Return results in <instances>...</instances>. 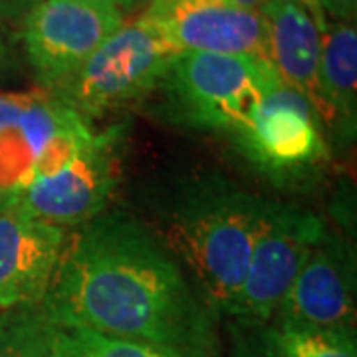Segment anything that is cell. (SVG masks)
<instances>
[{
  "instance_id": "obj_1",
  "label": "cell",
  "mask_w": 357,
  "mask_h": 357,
  "mask_svg": "<svg viewBox=\"0 0 357 357\" xmlns=\"http://www.w3.org/2000/svg\"><path fill=\"white\" fill-rule=\"evenodd\" d=\"M62 328H82L185 357H215L213 307L192 292L175 256L135 218L109 213L66 238L40 304Z\"/></svg>"
},
{
  "instance_id": "obj_2",
  "label": "cell",
  "mask_w": 357,
  "mask_h": 357,
  "mask_svg": "<svg viewBox=\"0 0 357 357\" xmlns=\"http://www.w3.org/2000/svg\"><path fill=\"white\" fill-rule=\"evenodd\" d=\"M272 208L274 203L241 189L206 187L167 218L165 246L191 268L213 312H230Z\"/></svg>"
},
{
  "instance_id": "obj_3",
  "label": "cell",
  "mask_w": 357,
  "mask_h": 357,
  "mask_svg": "<svg viewBox=\"0 0 357 357\" xmlns=\"http://www.w3.org/2000/svg\"><path fill=\"white\" fill-rule=\"evenodd\" d=\"M178 52L145 14L121 24L60 86L50 89L84 119L128 105L153 91Z\"/></svg>"
},
{
  "instance_id": "obj_4",
  "label": "cell",
  "mask_w": 357,
  "mask_h": 357,
  "mask_svg": "<svg viewBox=\"0 0 357 357\" xmlns=\"http://www.w3.org/2000/svg\"><path fill=\"white\" fill-rule=\"evenodd\" d=\"M278 82L270 64L252 56L178 52L161 84L192 126L236 137Z\"/></svg>"
},
{
  "instance_id": "obj_5",
  "label": "cell",
  "mask_w": 357,
  "mask_h": 357,
  "mask_svg": "<svg viewBox=\"0 0 357 357\" xmlns=\"http://www.w3.org/2000/svg\"><path fill=\"white\" fill-rule=\"evenodd\" d=\"M324 234L326 227L318 215L274 203L230 316L258 326L270 321Z\"/></svg>"
},
{
  "instance_id": "obj_6",
  "label": "cell",
  "mask_w": 357,
  "mask_h": 357,
  "mask_svg": "<svg viewBox=\"0 0 357 357\" xmlns=\"http://www.w3.org/2000/svg\"><path fill=\"white\" fill-rule=\"evenodd\" d=\"M123 24L115 6L79 0H40L26 14L20 36L26 58L46 91L72 76Z\"/></svg>"
},
{
  "instance_id": "obj_7",
  "label": "cell",
  "mask_w": 357,
  "mask_h": 357,
  "mask_svg": "<svg viewBox=\"0 0 357 357\" xmlns=\"http://www.w3.org/2000/svg\"><path fill=\"white\" fill-rule=\"evenodd\" d=\"M117 131L93 135L62 169L28 181L14 197L26 211L56 227H82L102 215L119 178Z\"/></svg>"
},
{
  "instance_id": "obj_8",
  "label": "cell",
  "mask_w": 357,
  "mask_h": 357,
  "mask_svg": "<svg viewBox=\"0 0 357 357\" xmlns=\"http://www.w3.org/2000/svg\"><path fill=\"white\" fill-rule=\"evenodd\" d=\"M66 229L34 217L0 192V312L40 306L66 244Z\"/></svg>"
},
{
  "instance_id": "obj_9",
  "label": "cell",
  "mask_w": 357,
  "mask_h": 357,
  "mask_svg": "<svg viewBox=\"0 0 357 357\" xmlns=\"http://www.w3.org/2000/svg\"><path fill=\"white\" fill-rule=\"evenodd\" d=\"M272 318L286 328L356 330V264L347 246L324 234Z\"/></svg>"
},
{
  "instance_id": "obj_10",
  "label": "cell",
  "mask_w": 357,
  "mask_h": 357,
  "mask_svg": "<svg viewBox=\"0 0 357 357\" xmlns=\"http://www.w3.org/2000/svg\"><path fill=\"white\" fill-rule=\"evenodd\" d=\"M177 52H208L266 58V32L260 10L222 0H151L145 13Z\"/></svg>"
},
{
  "instance_id": "obj_11",
  "label": "cell",
  "mask_w": 357,
  "mask_h": 357,
  "mask_svg": "<svg viewBox=\"0 0 357 357\" xmlns=\"http://www.w3.org/2000/svg\"><path fill=\"white\" fill-rule=\"evenodd\" d=\"M319 121L302 93L278 82L236 139L244 153L266 171H300L328 157Z\"/></svg>"
},
{
  "instance_id": "obj_12",
  "label": "cell",
  "mask_w": 357,
  "mask_h": 357,
  "mask_svg": "<svg viewBox=\"0 0 357 357\" xmlns=\"http://www.w3.org/2000/svg\"><path fill=\"white\" fill-rule=\"evenodd\" d=\"M266 32V58L284 86L302 93L324 121L319 98V28L302 0H268L260 8Z\"/></svg>"
},
{
  "instance_id": "obj_13",
  "label": "cell",
  "mask_w": 357,
  "mask_h": 357,
  "mask_svg": "<svg viewBox=\"0 0 357 357\" xmlns=\"http://www.w3.org/2000/svg\"><path fill=\"white\" fill-rule=\"evenodd\" d=\"M307 8V6H306ZM319 28L318 88L324 121L354 137L357 117V30L351 22L332 20L318 8H307Z\"/></svg>"
},
{
  "instance_id": "obj_14",
  "label": "cell",
  "mask_w": 357,
  "mask_h": 357,
  "mask_svg": "<svg viewBox=\"0 0 357 357\" xmlns=\"http://www.w3.org/2000/svg\"><path fill=\"white\" fill-rule=\"evenodd\" d=\"M18 133L32 161L28 181L62 169L96 135L82 115L46 89L34 91L18 121Z\"/></svg>"
},
{
  "instance_id": "obj_15",
  "label": "cell",
  "mask_w": 357,
  "mask_h": 357,
  "mask_svg": "<svg viewBox=\"0 0 357 357\" xmlns=\"http://www.w3.org/2000/svg\"><path fill=\"white\" fill-rule=\"evenodd\" d=\"M0 357H60V326L42 306L2 310Z\"/></svg>"
},
{
  "instance_id": "obj_16",
  "label": "cell",
  "mask_w": 357,
  "mask_h": 357,
  "mask_svg": "<svg viewBox=\"0 0 357 357\" xmlns=\"http://www.w3.org/2000/svg\"><path fill=\"white\" fill-rule=\"evenodd\" d=\"M262 335L278 357H357L356 330L268 326Z\"/></svg>"
},
{
  "instance_id": "obj_17",
  "label": "cell",
  "mask_w": 357,
  "mask_h": 357,
  "mask_svg": "<svg viewBox=\"0 0 357 357\" xmlns=\"http://www.w3.org/2000/svg\"><path fill=\"white\" fill-rule=\"evenodd\" d=\"M60 357H185L161 345L60 326Z\"/></svg>"
},
{
  "instance_id": "obj_18",
  "label": "cell",
  "mask_w": 357,
  "mask_h": 357,
  "mask_svg": "<svg viewBox=\"0 0 357 357\" xmlns=\"http://www.w3.org/2000/svg\"><path fill=\"white\" fill-rule=\"evenodd\" d=\"M227 357H278L266 344L258 324H246V330H234V340Z\"/></svg>"
},
{
  "instance_id": "obj_19",
  "label": "cell",
  "mask_w": 357,
  "mask_h": 357,
  "mask_svg": "<svg viewBox=\"0 0 357 357\" xmlns=\"http://www.w3.org/2000/svg\"><path fill=\"white\" fill-rule=\"evenodd\" d=\"M34 91L30 93H4L0 91V135L18 128V121L32 102Z\"/></svg>"
},
{
  "instance_id": "obj_20",
  "label": "cell",
  "mask_w": 357,
  "mask_h": 357,
  "mask_svg": "<svg viewBox=\"0 0 357 357\" xmlns=\"http://www.w3.org/2000/svg\"><path fill=\"white\" fill-rule=\"evenodd\" d=\"M307 8H318L332 20L356 24L357 0H302Z\"/></svg>"
},
{
  "instance_id": "obj_21",
  "label": "cell",
  "mask_w": 357,
  "mask_h": 357,
  "mask_svg": "<svg viewBox=\"0 0 357 357\" xmlns=\"http://www.w3.org/2000/svg\"><path fill=\"white\" fill-rule=\"evenodd\" d=\"M40 0H0V22L20 26L26 14Z\"/></svg>"
},
{
  "instance_id": "obj_22",
  "label": "cell",
  "mask_w": 357,
  "mask_h": 357,
  "mask_svg": "<svg viewBox=\"0 0 357 357\" xmlns=\"http://www.w3.org/2000/svg\"><path fill=\"white\" fill-rule=\"evenodd\" d=\"M222 2L238 6V8H246V10H260L268 0H222Z\"/></svg>"
},
{
  "instance_id": "obj_23",
  "label": "cell",
  "mask_w": 357,
  "mask_h": 357,
  "mask_svg": "<svg viewBox=\"0 0 357 357\" xmlns=\"http://www.w3.org/2000/svg\"><path fill=\"white\" fill-rule=\"evenodd\" d=\"M79 2H93V4H105V6H115V8H123V6H131L129 0H79Z\"/></svg>"
},
{
  "instance_id": "obj_24",
  "label": "cell",
  "mask_w": 357,
  "mask_h": 357,
  "mask_svg": "<svg viewBox=\"0 0 357 357\" xmlns=\"http://www.w3.org/2000/svg\"><path fill=\"white\" fill-rule=\"evenodd\" d=\"M10 191L8 187V178H6V171H4V163H2V155H0V192Z\"/></svg>"
},
{
  "instance_id": "obj_25",
  "label": "cell",
  "mask_w": 357,
  "mask_h": 357,
  "mask_svg": "<svg viewBox=\"0 0 357 357\" xmlns=\"http://www.w3.org/2000/svg\"><path fill=\"white\" fill-rule=\"evenodd\" d=\"M6 62H8V52H6V46H4V42L0 38V70L6 66Z\"/></svg>"
},
{
  "instance_id": "obj_26",
  "label": "cell",
  "mask_w": 357,
  "mask_h": 357,
  "mask_svg": "<svg viewBox=\"0 0 357 357\" xmlns=\"http://www.w3.org/2000/svg\"><path fill=\"white\" fill-rule=\"evenodd\" d=\"M139 2H143V0H129V4L133 6V4H139Z\"/></svg>"
}]
</instances>
